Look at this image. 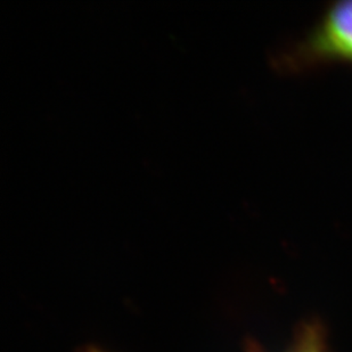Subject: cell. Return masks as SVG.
<instances>
[{
  "label": "cell",
  "instance_id": "obj_1",
  "mask_svg": "<svg viewBox=\"0 0 352 352\" xmlns=\"http://www.w3.org/2000/svg\"><path fill=\"white\" fill-rule=\"evenodd\" d=\"M313 48L352 60V0L338 1L327 10L314 34Z\"/></svg>",
  "mask_w": 352,
  "mask_h": 352
},
{
  "label": "cell",
  "instance_id": "obj_2",
  "mask_svg": "<svg viewBox=\"0 0 352 352\" xmlns=\"http://www.w3.org/2000/svg\"><path fill=\"white\" fill-rule=\"evenodd\" d=\"M319 338L320 336L318 333L314 329H308V332L305 333L302 339L300 340L296 352H322V342Z\"/></svg>",
  "mask_w": 352,
  "mask_h": 352
},
{
  "label": "cell",
  "instance_id": "obj_3",
  "mask_svg": "<svg viewBox=\"0 0 352 352\" xmlns=\"http://www.w3.org/2000/svg\"><path fill=\"white\" fill-rule=\"evenodd\" d=\"M83 352H105L103 350L97 349L95 346H88L86 349L83 350Z\"/></svg>",
  "mask_w": 352,
  "mask_h": 352
}]
</instances>
